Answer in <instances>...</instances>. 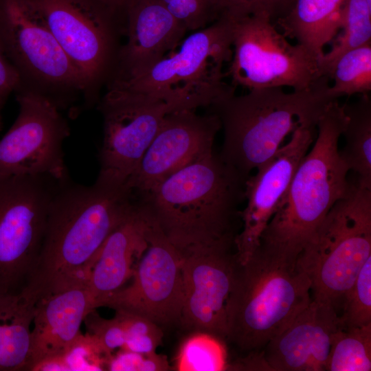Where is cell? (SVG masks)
<instances>
[{
	"instance_id": "cell-3",
	"label": "cell",
	"mask_w": 371,
	"mask_h": 371,
	"mask_svg": "<svg viewBox=\"0 0 371 371\" xmlns=\"http://www.w3.org/2000/svg\"><path fill=\"white\" fill-rule=\"evenodd\" d=\"M347 121L344 105L333 101L317 124V135L300 163L259 248L287 262L297 260L337 201L350 192L349 169L338 143Z\"/></svg>"
},
{
	"instance_id": "cell-1",
	"label": "cell",
	"mask_w": 371,
	"mask_h": 371,
	"mask_svg": "<svg viewBox=\"0 0 371 371\" xmlns=\"http://www.w3.org/2000/svg\"><path fill=\"white\" fill-rule=\"evenodd\" d=\"M125 183L58 181L40 254L25 286L38 300L87 284L100 249L137 203Z\"/></svg>"
},
{
	"instance_id": "cell-36",
	"label": "cell",
	"mask_w": 371,
	"mask_h": 371,
	"mask_svg": "<svg viewBox=\"0 0 371 371\" xmlns=\"http://www.w3.org/2000/svg\"><path fill=\"white\" fill-rule=\"evenodd\" d=\"M21 87V79L9 59L0 38V100L5 102L12 93Z\"/></svg>"
},
{
	"instance_id": "cell-14",
	"label": "cell",
	"mask_w": 371,
	"mask_h": 371,
	"mask_svg": "<svg viewBox=\"0 0 371 371\" xmlns=\"http://www.w3.org/2000/svg\"><path fill=\"white\" fill-rule=\"evenodd\" d=\"M128 286L107 297L100 307L139 315L160 326L180 323L183 303L181 254L154 218L147 248Z\"/></svg>"
},
{
	"instance_id": "cell-13",
	"label": "cell",
	"mask_w": 371,
	"mask_h": 371,
	"mask_svg": "<svg viewBox=\"0 0 371 371\" xmlns=\"http://www.w3.org/2000/svg\"><path fill=\"white\" fill-rule=\"evenodd\" d=\"M17 117L0 140V176L68 178L63 142L70 128L60 110L45 97L19 89Z\"/></svg>"
},
{
	"instance_id": "cell-19",
	"label": "cell",
	"mask_w": 371,
	"mask_h": 371,
	"mask_svg": "<svg viewBox=\"0 0 371 371\" xmlns=\"http://www.w3.org/2000/svg\"><path fill=\"white\" fill-rule=\"evenodd\" d=\"M186 32L160 0H137L127 12L126 41L108 82L145 71L175 51Z\"/></svg>"
},
{
	"instance_id": "cell-28",
	"label": "cell",
	"mask_w": 371,
	"mask_h": 371,
	"mask_svg": "<svg viewBox=\"0 0 371 371\" xmlns=\"http://www.w3.org/2000/svg\"><path fill=\"white\" fill-rule=\"evenodd\" d=\"M228 367L224 341L203 331H194L181 343L175 366L178 371H221Z\"/></svg>"
},
{
	"instance_id": "cell-7",
	"label": "cell",
	"mask_w": 371,
	"mask_h": 371,
	"mask_svg": "<svg viewBox=\"0 0 371 371\" xmlns=\"http://www.w3.org/2000/svg\"><path fill=\"white\" fill-rule=\"evenodd\" d=\"M371 256V189L353 181L335 203L297 260L311 282V297L338 312L343 298Z\"/></svg>"
},
{
	"instance_id": "cell-31",
	"label": "cell",
	"mask_w": 371,
	"mask_h": 371,
	"mask_svg": "<svg viewBox=\"0 0 371 371\" xmlns=\"http://www.w3.org/2000/svg\"><path fill=\"white\" fill-rule=\"evenodd\" d=\"M216 20L219 18L236 19L266 12L272 19L287 12L294 0H209ZM277 18V19H278Z\"/></svg>"
},
{
	"instance_id": "cell-10",
	"label": "cell",
	"mask_w": 371,
	"mask_h": 371,
	"mask_svg": "<svg viewBox=\"0 0 371 371\" xmlns=\"http://www.w3.org/2000/svg\"><path fill=\"white\" fill-rule=\"evenodd\" d=\"M231 20L233 54L226 74L234 87L304 91L327 77L321 75L318 59L302 45L290 43L268 13Z\"/></svg>"
},
{
	"instance_id": "cell-22",
	"label": "cell",
	"mask_w": 371,
	"mask_h": 371,
	"mask_svg": "<svg viewBox=\"0 0 371 371\" xmlns=\"http://www.w3.org/2000/svg\"><path fill=\"white\" fill-rule=\"evenodd\" d=\"M346 0H294L276 23L286 37L297 40L318 60L324 47L340 30L341 10Z\"/></svg>"
},
{
	"instance_id": "cell-16",
	"label": "cell",
	"mask_w": 371,
	"mask_h": 371,
	"mask_svg": "<svg viewBox=\"0 0 371 371\" xmlns=\"http://www.w3.org/2000/svg\"><path fill=\"white\" fill-rule=\"evenodd\" d=\"M221 129L213 113L199 115L193 109H178L166 115L153 140L126 184L144 194L184 166L213 152Z\"/></svg>"
},
{
	"instance_id": "cell-9",
	"label": "cell",
	"mask_w": 371,
	"mask_h": 371,
	"mask_svg": "<svg viewBox=\"0 0 371 371\" xmlns=\"http://www.w3.org/2000/svg\"><path fill=\"white\" fill-rule=\"evenodd\" d=\"M30 1L78 71L85 106L98 104L115 68L124 24L93 0Z\"/></svg>"
},
{
	"instance_id": "cell-37",
	"label": "cell",
	"mask_w": 371,
	"mask_h": 371,
	"mask_svg": "<svg viewBox=\"0 0 371 371\" xmlns=\"http://www.w3.org/2000/svg\"><path fill=\"white\" fill-rule=\"evenodd\" d=\"M103 5L116 16H117L125 25L126 19L128 10L137 0H93Z\"/></svg>"
},
{
	"instance_id": "cell-4",
	"label": "cell",
	"mask_w": 371,
	"mask_h": 371,
	"mask_svg": "<svg viewBox=\"0 0 371 371\" xmlns=\"http://www.w3.org/2000/svg\"><path fill=\"white\" fill-rule=\"evenodd\" d=\"M328 81L325 78L304 91L265 88L215 101L209 108L223 129L221 159L247 178L278 150L286 136L300 126H317L336 100L328 93Z\"/></svg>"
},
{
	"instance_id": "cell-33",
	"label": "cell",
	"mask_w": 371,
	"mask_h": 371,
	"mask_svg": "<svg viewBox=\"0 0 371 371\" xmlns=\"http://www.w3.org/2000/svg\"><path fill=\"white\" fill-rule=\"evenodd\" d=\"M187 30L196 31L216 20L209 0H160Z\"/></svg>"
},
{
	"instance_id": "cell-20",
	"label": "cell",
	"mask_w": 371,
	"mask_h": 371,
	"mask_svg": "<svg viewBox=\"0 0 371 371\" xmlns=\"http://www.w3.org/2000/svg\"><path fill=\"white\" fill-rule=\"evenodd\" d=\"M153 219L149 210L138 199L132 212L104 242L87 284L95 309L133 277L147 248Z\"/></svg>"
},
{
	"instance_id": "cell-15",
	"label": "cell",
	"mask_w": 371,
	"mask_h": 371,
	"mask_svg": "<svg viewBox=\"0 0 371 371\" xmlns=\"http://www.w3.org/2000/svg\"><path fill=\"white\" fill-rule=\"evenodd\" d=\"M180 253L183 303L179 324L227 340L229 304L238 263L235 247Z\"/></svg>"
},
{
	"instance_id": "cell-18",
	"label": "cell",
	"mask_w": 371,
	"mask_h": 371,
	"mask_svg": "<svg viewBox=\"0 0 371 371\" xmlns=\"http://www.w3.org/2000/svg\"><path fill=\"white\" fill-rule=\"evenodd\" d=\"M339 313L311 297L308 304L261 350L267 370L326 371Z\"/></svg>"
},
{
	"instance_id": "cell-34",
	"label": "cell",
	"mask_w": 371,
	"mask_h": 371,
	"mask_svg": "<svg viewBox=\"0 0 371 371\" xmlns=\"http://www.w3.org/2000/svg\"><path fill=\"white\" fill-rule=\"evenodd\" d=\"M84 322L89 330L88 333L98 341L109 356L115 350L124 347L126 339L125 330L117 314L111 319H104L93 310L86 316Z\"/></svg>"
},
{
	"instance_id": "cell-21",
	"label": "cell",
	"mask_w": 371,
	"mask_h": 371,
	"mask_svg": "<svg viewBox=\"0 0 371 371\" xmlns=\"http://www.w3.org/2000/svg\"><path fill=\"white\" fill-rule=\"evenodd\" d=\"M95 310L87 287H75L40 298L31 330L30 367L59 355L81 333L86 316Z\"/></svg>"
},
{
	"instance_id": "cell-25",
	"label": "cell",
	"mask_w": 371,
	"mask_h": 371,
	"mask_svg": "<svg viewBox=\"0 0 371 371\" xmlns=\"http://www.w3.org/2000/svg\"><path fill=\"white\" fill-rule=\"evenodd\" d=\"M341 33L333 39L330 50L318 60L323 76L328 74L336 60L344 53L359 47L371 40V7L366 0H346L341 10Z\"/></svg>"
},
{
	"instance_id": "cell-5",
	"label": "cell",
	"mask_w": 371,
	"mask_h": 371,
	"mask_svg": "<svg viewBox=\"0 0 371 371\" xmlns=\"http://www.w3.org/2000/svg\"><path fill=\"white\" fill-rule=\"evenodd\" d=\"M311 300L306 273L258 247L245 263H238L227 340L248 354L260 352Z\"/></svg>"
},
{
	"instance_id": "cell-23",
	"label": "cell",
	"mask_w": 371,
	"mask_h": 371,
	"mask_svg": "<svg viewBox=\"0 0 371 371\" xmlns=\"http://www.w3.org/2000/svg\"><path fill=\"white\" fill-rule=\"evenodd\" d=\"M38 300L25 287L0 293V371L30 370L31 325Z\"/></svg>"
},
{
	"instance_id": "cell-12",
	"label": "cell",
	"mask_w": 371,
	"mask_h": 371,
	"mask_svg": "<svg viewBox=\"0 0 371 371\" xmlns=\"http://www.w3.org/2000/svg\"><path fill=\"white\" fill-rule=\"evenodd\" d=\"M106 89L98 102L103 119V140L96 181L118 186L133 173L166 115L184 109L143 93Z\"/></svg>"
},
{
	"instance_id": "cell-35",
	"label": "cell",
	"mask_w": 371,
	"mask_h": 371,
	"mask_svg": "<svg viewBox=\"0 0 371 371\" xmlns=\"http://www.w3.org/2000/svg\"><path fill=\"white\" fill-rule=\"evenodd\" d=\"M170 367L167 358L157 354L139 353L120 349L108 359L106 370L111 371H163Z\"/></svg>"
},
{
	"instance_id": "cell-2",
	"label": "cell",
	"mask_w": 371,
	"mask_h": 371,
	"mask_svg": "<svg viewBox=\"0 0 371 371\" xmlns=\"http://www.w3.org/2000/svg\"><path fill=\"white\" fill-rule=\"evenodd\" d=\"M247 178L213 151L137 197L179 252L235 246Z\"/></svg>"
},
{
	"instance_id": "cell-38",
	"label": "cell",
	"mask_w": 371,
	"mask_h": 371,
	"mask_svg": "<svg viewBox=\"0 0 371 371\" xmlns=\"http://www.w3.org/2000/svg\"><path fill=\"white\" fill-rule=\"evenodd\" d=\"M4 102H3L1 100H0V131L2 128V120H1V111L4 105Z\"/></svg>"
},
{
	"instance_id": "cell-30",
	"label": "cell",
	"mask_w": 371,
	"mask_h": 371,
	"mask_svg": "<svg viewBox=\"0 0 371 371\" xmlns=\"http://www.w3.org/2000/svg\"><path fill=\"white\" fill-rule=\"evenodd\" d=\"M115 314L125 330L126 339L122 349L143 354L156 352L164 337L159 325L134 313L115 311Z\"/></svg>"
},
{
	"instance_id": "cell-32",
	"label": "cell",
	"mask_w": 371,
	"mask_h": 371,
	"mask_svg": "<svg viewBox=\"0 0 371 371\" xmlns=\"http://www.w3.org/2000/svg\"><path fill=\"white\" fill-rule=\"evenodd\" d=\"M62 355L68 370H106L110 357L89 333H80Z\"/></svg>"
},
{
	"instance_id": "cell-26",
	"label": "cell",
	"mask_w": 371,
	"mask_h": 371,
	"mask_svg": "<svg viewBox=\"0 0 371 371\" xmlns=\"http://www.w3.org/2000/svg\"><path fill=\"white\" fill-rule=\"evenodd\" d=\"M371 370V324L335 333L326 371Z\"/></svg>"
},
{
	"instance_id": "cell-6",
	"label": "cell",
	"mask_w": 371,
	"mask_h": 371,
	"mask_svg": "<svg viewBox=\"0 0 371 371\" xmlns=\"http://www.w3.org/2000/svg\"><path fill=\"white\" fill-rule=\"evenodd\" d=\"M232 54V21L219 18L193 32L145 71L106 86L150 95L183 109L209 107L235 93L236 87L224 81L223 70Z\"/></svg>"
},
{
	"instance_id": "cell-11",
	"label": "cell",
	"mask_w": 371,
	"mask_h": 371,
	"mask_svg": "<svg viewBox=\"0 0 371 371\" xmlns=\"http://www.w3.org/2000/svg\"><path fill=\"white\" fill-rule=\"evenodd\" d=\"M58 182L47 176H0V293L26 286Z\"/></svg>"
},
{
	"instance_id": "cell-24",
	"label": "cell",
	"mask_w": 371,
	"mask_h": 371,
	"mask_svg": "<svg viewBox=\"0 0 371 371\" xmlns=\"http://www.w3.org/2000/svg\"><path fill=\"white\" fill-rule=\"evenodd\" d=\"M347 121L341 135L345 139L339 155L357 181L371 189V100L363 95L358 100L343 104Z\"/></svg>"
},
{
	"instance_id": "cell-17",
	"label": "cell",
	"mask_w": 371,
	"mask_h": 371,
	"mask_svg": "<svg viewBox=\"0 0 371 371\" xmlns=\"http://www.w3.org/2000/svg\"><path fill=\"white\" fill-rule=\"evenodd\" d=\"M317 126H300L289 141L245 181L246 205L235 238L238 263H245L260 245L261 236L284 196L300 163L316 137Z\"/></svg>"
},
{
	"instance_id": "cell-27",
	"label": "cell",
	"mask_w": 371,
	"mask_h": 371,
	"mask_svg": "<svg viewBox=\"0 0 371 371\" xmlns=\"http://www.w3.org/2000/svg\"><path fill=\"white\" fill-rule=\"evenodd\" d=\"M328 76L334 80L328 89L334 99L357 93L368 95L371 91L370 43L342 54L332 66Z\"/></svg>"
},
{
	"instance_id": "cell-29",
	"label": "cell",
	"mask_w": 371,
	"mask_h": 371,
	"mask_svg": "<svg viewBox=\"0 0 371 371\" xmlns=\"http://www.w3.org/2000/svg\"><path fill=\"white\" fill-rule=\"evenodd\" d=\"M341 308L339 328H355L371 324V256L345 294Z\"/></svg>"
},
{
	"instance_id": "cell-8",
	"label": "cell",
	"mask_w": 371,
	"mask_h": 371,
	"mask_svg": "<svg viewBox=\"0 0 371 371\" xmlns=\"http://www.w3.org/2000/svg\"><path fill=\"white\" fill-rule=\"evenodd\" d=\"M0 38L20 75L19 89L45 97L60 110L82 95L78 71L30 0H0Z\"/></svg>"
}]
</instances>
